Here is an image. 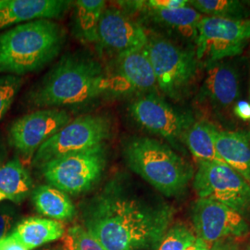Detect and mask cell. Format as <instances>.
<instances>
[{"instance_id": "2", "label": "cell", "mask_w": 250, "mask_h": 250, "mask_svg": "<svg viewBox=\"0 0 250 250\" xmlns=\"http://www.w3.org/2000/svg\"><path fill=\"white\" fill-rule=\"evenodd\" d=\"M109 72L90 54L62 56L27 95L32 106L41 108L76 107L111 94Z\"/></svg>"}, {"instance_id": "14", "label": "cell", "mask_w": 250, "mask_h": 250, "mask_svg": "<svg viewBox=\"0 0 250 250\" xmlns=\"http://www.w3.org/2000/svg\"><path fill=\"white\" fill-rule=\"evenodd\" d=\"M148 34L145 28L125 10L106 7L99 21L98 45L109 52L118 54L144 49Z\"/></svg>"}, {"instance_id": "34", "label": "cell", "mask_w": 250, "mask_h": 250, "mask_svg": "<svg viewBox=\"0 0 250 250\" xmlns=\"http://www.w3.org/2000/svg\"><path fill=\"white\" fill-rule=\"evenodd\" d=\"M6 155H7V152H6V147H5V145L3 142V139L0 135V165L3 164V161L6 158Z\"/></svg>"}, {"instance_id": "17", "label": "cell", "mask_w": 250, "mask_h": 250, "mask_svg": "<svg viewBox=\"0 0 250 250\" xmlns=\"http://www.w3.org/2000/svg\"><path fill=\"white\" fill-rule=\"evenodd\" d=\"M118 3H121L120 5L125 7L126 9L131 8L133 11H142L160 26L164 27L182 38L195 42L198 23L204 17V15L197 12L190 5L170 10H154L142 8L139 5V1H123Z\"/></svg>"}, {"instance_id": "37", "label": "cell", "mask_w": 250, "mask_h": 250, "mask_svg": "<svg viewBox=\"0 0 250 250\" xmlns=\"http://www.w3.org/2000/svg\"><path fill=\"white\" fill-rule=\"evenodd\" d=\"M249 98H250V88H249Z\"/></svg>"}, {"instance_id": "7", "label": "cell", "mask_w": 250, "mask_h": 250, "mask_svg": "<svg viewBox=\"0 0 250 250\" xmlns=\"http://www.w3.org/2000/svg\"><path fill=\"white\" fill-rule=\"evenodd\" d=\"M105 146L57 158L40 168L42 174L49 186L67 195L86 193L99 183L106 168Z\"/></svg>"}, {"instance_id": "36", "label": "cell", "mask_w": 250, "mask_h": 250, "mask_svg": "<svg viewBox=\"0 0 250 250\" xmlns=\"http://www.w3.org/2000/svg\"><path fill=\"white\" fill-rule=\"evenodd\" d=\"M62 250V249H59V248H51V249H45V250Z\"/></svg>"}, {"instance_id": "12", "label": "cell", "mask_w": 250, "mask_h": 250, "mask_svg": "<svg viewBox=\"0 0 250 250\" xmlns=\"http://www.w3.org/2000/svg\"><path fill=\"white\" fill-rule=\"evenodd\" d=\"M192 223L197 238L209 244L243 237L250 231L243 216L227 206L208 198H198L194 203Z\"/></svg>"}, {"instance_id": "38", "label": "cell", "mask_w": 250, "mask_h": 250, "mask_svg": "<svg viewBox=\"0 0 250 250\" xmlns=\"http://www.w3.org/2000/svg\"></svg>"}, {"instance_id": "22", "label": "cell", "mask_w": 250, "mask_h": 250, "mask_svg": "<svg viewBox=\"0 0 250 250\" xmlns=\"http://www.w3.org/2000/svg\"><path fill=\"white\" fill-rule=\"evenodd\" d=\"M214 126L208 122H197L183 135L182 139L197 161L226 164L216 148Z\"/></svg>"}, {"instance_id": "33", "label": "cell", "mask_w": 250, "mask_h": 250, "mask_svg": "<svg viewBox=\"0 0 250 250\" xmlns=\"http://www.w3.org/2000/svg\"><path fill=\"white\" fill-rule=\"evenodd\" d=\"M210 246H211V244L203 241L197 237V239L195 241L184 250H208L210 248Z\"/></svg>"}, {"instance_id": "32", "label": "cell", "mask_w": 250, "mask_h": 250, "mask_svg": "<svg viewBox=\"0 0 250 250\" xmlns=\"http://www.w3.org/2000/svg\"><path fill=\"white\" fill-rule=\"evenodd\" d=\"M235 113L242 119L250 120V104L240 103L235 107Z\"/></svg>"}, {"instance_id": "21", "label": "cell", "mask_w": 250, "mask_h": 250, "mask_svg": "<svg viewBox=\"0 0 250 250\" xmlns=\"http://www.w3.org/2000/svg\"><path fill=\"white\" fill-rule=\"evenodd\" d=\"M33 190V180L21 161L15 159L0 165V193L7 200L21 203Z\"/></svg>"}, {"instance_id": "13", "label": "cell", "mask_w": 250, "mask_h": 250, "mask_svg": "<svg viewBox=\"0 0 250 250\" xmlns=\"http://www.w3.org/2000/svg\"><path fill=\"white\" fill-rule=\"evenodd\" d=\"M111 94L120 97H136L153 93L157 81L149 58L144 49L118 54L114 73H110Z\"/></svg>"}, {"instance_id": "16", "label": "cell", "mask_w": 250, "mask_h": 250, "mask_svg": "<svg viewBox=\"0 0 250 250\" xmlns=\"http://www.w3.org/2000/svg\"><path fill=\"white\" fill-rule=\"evenodd\" d=\"M65 0H0V30L36 20H55L72 5Z\"/></svg>"}, {"instance_id": "9", "label": "cell", "mask_w": 250, "mask_h": 250, "mask_svg": "<svg viewBox=\"0 0 250 250\" xmlns=\"http://www.w3.org/2000/svg\"><path fill=\"white\" fill-rule=\"evenodd\" d=\"M250 41V19L234 21L204 16L197 26L196 56L207 65L241 54Z\"/></svg>"}, {"instance_id": "15", "label": "cell", "mask_w": 250, "mask_h": 250, "mask_svg": "<svg viewBox=\"0 0 250 250\" xmlns=\"http://www.w3.org/2000/svg\"><path fill=\"white\" fill-rule=\"evenodd\" d=\"M200 98L218 111H226L233 107L240 95L239 75L228 63L208 64L200 88Z\"/></svg>"}, {"instance_id": "4", "label": "cell", "mask_w": 250, "mask_h": 250, "mask_svg": "<svg viewBox=\"0 0 250 250\" xmlns=\"http://www.w3.org/2000/svg\"><path fill=\"white\" fill-rule=\"evenodd\" d=\"M122 146L128 168L166 197L182 195L194 178L192 165L155 138L130 136Z\"/></svg>"}, {"instance_id": "18", "label": "cell", "mask_w": 250, "mask_h": 250, "mask_svg": "<svg viewBox=\"0 0 250 250\" xmlns=\"http://www.w3.org/2000/svg\"><path fill=\"white\" fill-rule=\"evenodd\" d=\"M215 144L223 161L250 185V133L216 130Z\"/></svg>"}, {"instance_id": "31", "label": "cell", "mask_w": 250, "mask_h": 250, "mask_svg": "<svg viewBox=\"0 0 250 250\" xmlns=\"http://www.w3.org/2000/svg\"><path fill=\"white\" fill-rule=\"evenodd\" d=\"M208 250H240V248L232 239H224L211 244Z\"/></svg>"}, {"instance_id": "29", "label": "cell", "mask_w": 250, "mask_h": 250, "mask_svg": "<svg viewBox=\"0 0 250 250\" xmlns=\"http://www.w3.org/2000/svg\"><path fill=\"white\" fill-rule=\"evenodd\" d=\"M139 5L147 9L154 10H170L179 9L190 5L189 0H149L139 1Z\"/></svg>"}, {"instance_id": "27", "label": "cell", "mask_w": 250, "mask_h": 250, "mask_svg": "<svg viewBox=\"0 0 250 250\" xmlns=\"http://www.w3.org/2000/svg\"><path fill=\"white\" fill-rule=\"evenodd\" d=\"M23 80L15 75H0V121L5 117L13 104Z\"/></svg>"}, {"instance_id": "3", "label": "cell", "mask_w": 250, "mask_h": 250, "mask_svg": "<svg viewBox=\"0 0 250 250\" xmlns=\"http://www.w3.org/2000/svg\"><path fill=\"white\" fill-rule=\"evenodd\" d=\"M66 31L53 20H36L0 34V74L21 76L44 69L61 54Z\"/></svg>"}, {"instance_id": "35", "label": "cell", "mask_w": 250, "mask_h": 250, "mask_svg": "<svg viewBox=\"0 0 250 250\" xmlns=\"http://www.w3.org/2000/svg\"><path fill=\"white\" fill-rule=\"evenodd\" d=\"M5 200H7V199H6V197L0 193V203H1V202H3V201H5Z\"/></svg>"}, {"instance_id": "1", "label": "cell", "mask_w": 250, "mask_h": 250, "mask_svg": "<svg viewBox=\"0 0 250 250\" xmlns=\"http://www.w3.org/2000/svg\"><path fill=\"white\" fill-rule=\"evenodd\" d=\"M175 209L136 195L122 176L109 180L82 205L84 229L105 250H156Z\"/></svg>"}, {"instance_id": "30", "label": "cell", "mask_w": 250, "mask_h": 250, "mask_svg": "<svg viewBox=\"0 0 250 250\" xmlns=\"http://www.w3.org/2000/svg\"><path fill=\"white\" fill-rule=\"evenodd\" d=\"M0 250H28L11 234L0 239Z\"/></svg>"}, {"instance_id": "19", "label": "cell", "mask_w": 250, "mask_h": 250, "mask_svg": "<svg viewBox=\"0 0 250 250\" xmlns=\"http://www.w3.org/2000/svg\"><path fill=\"white\" fill-rule=\"evenodd\" d=\"M64 225L59 221L29 217L15 226L11 235L27 250H36L64 235Z\"/></svg>"}, {"instance_id": "5", "label": "cell", "mask_w": 250, "mask_h": 250, "mask_svg": "<svg viewBox=\"0 0 250 250\" xmlns=\"http://www.w3.org/2000/svg\"><path fill=\"white\" fill-rule=\"evenodd\" d=\"M146 51L159 89L170 99H183L197 75L198 60L196 51L163 36L149 34Z\"/></svg>"}, {"instance_id": "11", "label": "cell", "mask_w": 250, "mask_h": 250, "mask_svg": "<svg viewBox=\"0 0 250 250\" xmlns=\"http://www.w3.org/2000/svg\"><path fill=\"white\" fill-rule=\"evenodd\" d=\"M65 108H39L9 126V144L24 159H33L39 147L72 121Z\"/></svg>"}, {"instance_id": "26", "label": "cell", "mask_w": 250, "mask_h": 250, "mask_svg": "<svg viewBox=\"0 0 250 250\" xmlns=\"http://www.w3.org/2000/svg\"><path fill=\"white\" fill-rule=\"evenodd\" d=\"M64 250H105L83 226L74 225L62 236Z\"/></svg>"}, {"instance_id": "28", "label": "cell", "mask_w": 250, "mask_h": 250, "mask_svg": "<svg viewBox=\"0 0 250 250\" xmlns=\"http://www.w3.org/2000/svg\"><path fill=\"white\" fill-rule=\"evenodd\" d=\"M18 211L14 206L0 204V239L9 235L14 226L17 225Z\"/></svg>"}, {"instance_id": "8", "label": "cell", "mask_w": 250, "mask_h": 250, "mask_svg": "<svg viewBox=\"0 0 250 250\" xmlns=\"http://www.w3.org/2000/svg\"><path fill=\"white\" fill-rule=\"evenodd\" d=\"M193 187L199 198L214 200L250 218V185L227 164L198 161Z\"/></svg>"}, {"instance_id": "6", "label": "cell", "mask_w": 250, "mask_h": 250, "mask_svg": "<svg viewBox=\"0 0 250 250\" xmlns=\"http://www.w3.org/2000/svg\"><path fill=\"white\" fill-rule=\"evenodd\" d=\"M113 132V123L107 114H86L72 120L36 151L33 165L41 168L57 158L105 146Z\"/></svg>"}, {"instance_id": "25", "label": "cell", "mask_w": 250, "mask_h": 250, "mask_svg": "<svg viewBox=\"0 0 250 250\" xmlns=\"http://www.w3.org/2000/svg\"><path fill=\"white\" fill-rule=\"evenodd\" d=\"M197 239V235L188 225H172L162 237L156 250H184Z\"/></svg>"}, {"instance_id": "23", "label": "cell", "mask_w": 250, "mask_h": 250, "mask_svg": "<svg viewBox=\"0 0 250 250\" xmlns=\"http://www.w3.org/2000/svg\"><path fill=\"white\" fill-rule=\"evenodd\" d=\"M107 7L103 0H79L74 4V32L82 41L98 44L101 15Z\"/></svg>"}, {"instance_id": "20", "label": "cell", "mask_w": 250, "mask_h": 250, "mask_svg": "<svg viewBox=\"0 0 250 250\" xmlns=\"http://www.w3.org/2000/svg\"><path fill=\"white\" fill-rule=\"evenodd\" d=\"M31 195L36 210L51 220L68 221L76 213L75 207L69 196L49 185L37 187Z\"/></svg>"}, {"instance_id": "24", "label": "cell", "mask_w": 250, "mask_h": 250, "mask_svg": "<svg viewBox=\"0 0 250 250\" xmlns=\"http://www.w3.org/2000/svg\"><path fill=\"white\" fill-rule=\"evenodd\" d=\"M190 6L208 17L234 21L250 19V8L238 0H193Z\"/></svg>"}, {"instance_id": "10", "label": "cell", "mask_w": 250, "mask_h": 250, "mask_svg": "<svg viewBox=\"0 0 250 250\" xmlns=\"http://www.w3.org/2000/svg\"><path fill=\"white\" fill-rule=\"evenodd\" d=\"M128 111L146 131L170 142L182 139L195 123L190 113L174 108L154 92L135 97L129 104Z\"/></svg>"}]
</instances>
